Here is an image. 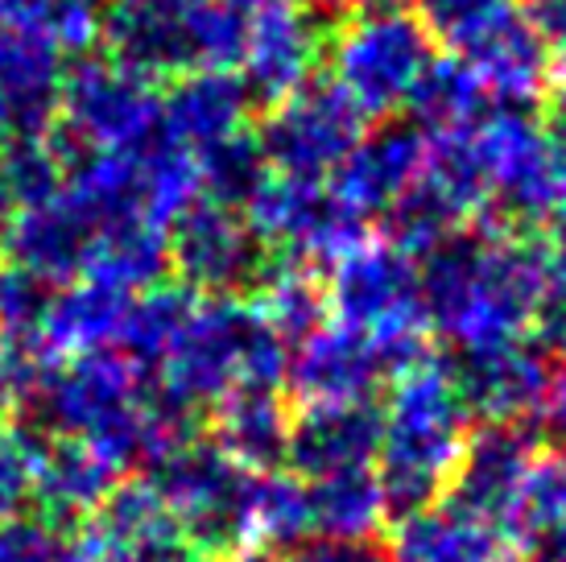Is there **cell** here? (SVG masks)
<instances>
[{"label":"cell","mask_w":566,"mask_h":562,"mask_svg":"<svg viewBox=\"0 0 566 562\" xmlns=\"http://www.w3.org/2000/svg\"><path fill=\"white\" fill-rule=\"evenodd\" d=\"M546 261V249L530 232L475 219L418 257L426 323L455 347V356L530 340Z\"/></svg>","instance_id":"obj_1"},{"label":"cell","mask_w":566,"mask_h":562,"mask_svg":"<svg viewBox=\"0 0 566 562\" xmlns=\"http://www.w3.org/2000/svg\"><path fill=\"white\" fill-rule=\"evenodd\" d=\"M30 418L54 438H80L95 447L120 476L149 471L161 455L199 435V414L170 402L154 373L116 347L54 360Z\"/></svg>","instance_id":"obj_2"},{"label":"cell","mask_w":566,"mask_h":562,"mask_svg":"<svg viewBox=\"0 0 566 562\" xmlns=\"http://www.w3.org/2000/svg\"><path fill=\"white\" fill-rule=\"evenodd\" d=\"M468 435L472 409L459 393L451 364L422 356L389 376L377 451V480L389 500V517L422 509L447 492Z\"/></svg>","instance_id":"obj_3"},{"label":"cell","mask_w":566,"mask_h":562,"mask_svg":"<svg viewBox=\"0 0 566 562\" xmlns=\"http://www.w3.org/2000/svg\"><path fill=\"white\" fill-rule=\"evenodd\" d=\"M285 360L290 344L269 327L252 302L240 294H199L166 356L154 364V381L170 402L199 414L232 389H285Z\"/></svg>","instance_id":"obj_4"},{"label":"cell","mask_w":566,"mask_h":562,"mask_svg":"<svg viewBox=\"0 0 566 562\" xmlns=\"http://www.w3.org/2000/svg\"><path fill=\"white\" fill-rule=\"evenodd\" d=\"M256 0H108L104 54L149 79L237 71Z\"/></svg>","instance_id":"obj_5"},{"label":"cell","mask_w":566,"mask_h":562,"mask_svg":"<svg viewBox=\"0 0 566 562\" xmlns=\"http://www.w3.org/2000/svg\"><path fill=\"white\" fill-rule=\"evenodd\" d=\"M327 290L331 323L356 331L389 364V376L430 356V323L422 302L418 257L389 244L385 236L360 240L339 261H331Z\"/></svg>","instance_id":"obj_6"},{"label":"cell","mask_w":566,"mask_h":562,"mask_svg":"<svg viewBox=\"0 0 566 562\" xmlns=\"http://www.w3.org/2000/svg\"><path fill=\"white\" fill-rule=\"evenodd\" d=\"M463 145L484 187V219L534 232L537 223H551L558 216V207L566 204V157L534 108L488 104L463 128Z\"/></svg>","instance_id":"obj_7"},{"label":"cell","mask_w":566,"mask_h":562,"mask_svg":"<svg viewBox=\"0 0 566 562\" xmlns=\"http://www.w3.org/2000/svg\"><path fill=\"white\" fill-rule=\"evenodd\" d=\"M331 83L364 112L394 116L406 112L418 83L434 66V38L409 13H347L331 30L327 54Z\"/></svg>","instance_id":"obj_8"},{"label":"cell","mask_w":566,"mask_h":562,"mask_svg":"<svg viewBox=\"0 0 566 562\" xmlns=\"http://www.w3.org/2000/svg\"><path fill=\"white\" fill-rule=\"evenodd\" d=\"M158 79L142 75L112 54H80L63 71L54 137L71 154H116L137 149L158 133Z\"/></svg>","instance_id":"obj_9"},{"label":"cell","mask_w":566,"mask_h":562,"mask_svg":"<svg viewBox=\"0 0 566 562\" xmlns=\"http://www.w3.org/2000/svg\"><path fill=\"white\" fill-rule=\"evenodd\" d=\"M244 219L269 252H282L285 261L302 266H331L368 240V223L331 190L327 178L318 183L269 170L244 204Z\"/></svg>","instance_id":"obj_10"},{"label":"cell","mask_w":566,"mask_h":562,"mask_svg":"<svg viewBox=\"0 0 566 562\" xmlns=\"http://www.w3.org/2000/svg\"><path fill=\"white\" fill-rule=\"evenodd\" d=\"M145 480L158 488L161 504L170 509L174 525L207 554L240 547L244 492L252 471L232 464L211 438L195 435L170 455H161Z\"/></svg>","instance_id":"obj_11"},{"label":"cell","mask_w":566,"mask_h":562,"mask_svg":"<svg viewBox=\"0 0 566 562\" xmlns=\"http://www.w3.org/2000/svg\"><path fill=\"white\" fill-rule=\"evenodd\" d=\"M368 133L364 116L331 79H311L306 87L269 104L256 128V145L269 170L285 178H331Z\"/></svg>","instance_id":"obj_12"},{"label":"cell","mask_w":566,"mask_h":562,"mask_svg":"<svg viewBox=\"0 0 566 562\" xmlns=\"http://www.w3.org/2000/svg\"><path fill=\"white\" fill-rule=\"evenodd\" d=\"M174 281L203 298H232L252 290L269 266V249L256 240L244 211L216 199L195 204L166 228Z\"/></svg>","instance_id":"obj_13"},{"label":"cell","mask_w":566,"mask_h":562,"mask_svg":"<svg viewBox=\"0 0 566 562\" xmlns=\"http://www.w3.org/2000/svg\"><path fill=\"white\" fill-rule=\"evenodd\" d=\"M327 54V30L315 4L306 0H256L240 50L237 75L252 100L277 104L315 79Z\"/></svg>","instance_id":"obj_14"},{"label":"cell","mask_w":566,"mask_h":562,"mask_svg":"<svg viewBox=\"0 0 566 562\" xmlns=\"http://www.w3.org/2000/svg\"><path fill=\"white\" fill-rule=\"evenodd\" d=\"M451 54L472 71L492 108H534L546 100L558 66V54L517 0Z\"/></svg>","instance_id":"obj_15"},{"label":"cell","mask_w":566,"mask_h":562,"mask_svg":"<svg viewBox=\"0 0 566 562\" xmlns=\"http://www.w3.org/2000/svg\"><path fill=\"white\" fill-rule=\"evenodd\" d=\"M389 381V364L364 335L323 323L302 344L290 347L285 360V389L298 397V406H323V402H373L377 389Z\"/></svg>","instance_id":"obj_16"},{"label":"cell","mask_w":566,"mask_h":562,"mask_svg":"<svg viewBox=\"0 0 566 562\" xmlns=\"http://www.w3.org/2000/svg\"><path fill=\"white\" fill-rule=\"evenodd\" d=\"M380 406L377 402H323L302 406L290 418L285 468L302 480H323L339 471L377 468Z\"/></svg>","instance_id":"obj_17"},{"label":"cell","mask_w":566,"mask_h":562,"mask_svg":"<svg viewBox=\"0 0 566 562\" xmlns=\"http://www.w3.org/2000/svg\"><path fill=\"white\" fill-rule=\"evenodd\" d=\"M426 166V133L413 121L409 125L368 128L356 149L344 157V166L331 174V190L344 199L364 223L385 219L397 207Z\"/></svg>","instance_id":"obj_18"},{"label":"cell","mask_w":566,"mask_h":562,"mask_svg":"<svg viewBox=\"0 0 566 562\" xmlns=\"http://www.w3.org/2000/svg\"><path fill=\"white\" fill-rule=\"evenodd\" d=\"M534 455V435L525 426H517V422H484L480 430L468 435L463 455H459L455 471H451V485H447L451 500L504 530Z\"/></svg>","instance_id":"obj_19"},{"label":"cell","mask_w":566,"mask_h":562,"mask_svg":"<svg viewBox=\"0 0 566 562\" xmlns=\"http://www.w3.org/2000/svg\"><path fill=\"white\" fill-rule=\"evenodd\" d=\"M252 104L256 100L237 71H187L161 87L158 133L190 154H203L249 128Z\"/></svg>","instance_id":"obj_20"},{"label":"cell","mask_w":566,"mask_h":562,"mask_svg":"<svg viewBox=\"0 0 566 562\" xmlns=\"http://www.w3.org/2000/svg\"><path fill=\"white\" fill-rule=\"evenodd\" d=\"M546 364L551 360L530 340H517V344L484 347V352H459L451 373H455V385L472 409V418L525 426L537 402V389H542Z\"/></svg>","instance_id":"obj_21"},{"label":"cell","mask_w":566,"mask_h":562,"mask_svg":"<svg viewBox=\"0 0 566 562\" xmlns=\"http://www.w3.org/2000/svg\"><path fill=\"white\" fill-rule=\"evenodd\" d=\"M385 554L389 562H501L504 530L451 497H439L397 517Z\"/></svg>","instance_id":"obj_22"},{"label":"cell","mask_w":566,"mask_h":562,"mask_svg":"<svg viewBox=\"0 0 566 562\" xmlns=\"http://www.w3.org/2000/svg\"><path fill=\"white\" fill-rule=\"evenodd\" d=\"M63 71L59 50L0 33V149L54 128Z\"/></svg>","instance_id":"obj_23"},{"label":"cell","mask_w":566,"mask_h":562,"mask_svg":"<svg viewBox=\"0 0 566 562\" xmlns=\"http://www.w3.org/2000/svg\"><path fill=\"white\" fill-rule=\"evenodd\" d=\"M92 236L95 232L59 190L46 204L17 207L0 232V257L25 266L30 273L46 278L50 285H63V281L80 278Z\"/></svg>","instance_id":"obj_24"},{"label":"cell","mask_w":566,"mask_h":562,"mask_svg":"<svg viewBox=\"0 0 566 562\" xmlns=\"http://www.w3.org/2000/svg\"><path fill=\"white\" fill-rule=\"evenodd\" d=\"M133 294L112 290L104 281L75 278L54 285L46 306V319L38 327V344L46 347V356L71 360L87 356V352H104V347L120 344L125 331V314Z\"/></svg>","instance_id":"obj_25"},{"label":"cell","mask_w":566,"mask_h":562,"mask_svg":"<svg viewBox=\"0 0 566 562\" xmlns=\"http://www.w3.org/2000/svg\"><path fill=\"white\" fill-rule=\"evenodd\" d=\"M211 443L244 471H273L285 464L290 438V409L282 389L249 385L223 393L211 406Z\"/></svg>","instance_id":"obj_26"},{"label":"cell","mask_w":566,"mask_h":562,"mask_svg":"<svg viewBox=\"0 0 566 562\" xmlns=\"http://www.w3.org/2000/svg\"><path fill=\"white\" fill-rule=\"evenodd\" d=\"M116 485H120V471L95 447H87L80 438H46L33 509L54 525L87 521Z\"/></svg>","instance_id":"obj_27"},{"label":"cell","mask_w":566,"mask_h":562,"mask_svg":"<svg viewBox=\"0 0 566 562\" xmlns=\"http://www.w3.org/2000/svg\"><path fill=\"white\" fill-rule=\"evenodd\" d=\"M504 538L537 562H566V447L534 455L504 521Z\"/></svg>","instance_id":"obj_28"},{"label":"cell","mask_w":566,"mask_h":562,"mask_svg":"<svg viewBox=\"0 0 566 562\" xmlns=\"http://www.w3.org/2000/svg\"><path fill=\"white\" fill-rule=\"evenodd\" d=\"M166 273H170L166 232L154 223H112L104 232H95L80 269V278L104 281L125 294H142L166 281Z\"/></svg>","instance_id":"obj_29"},{"label":"cell","mask_w":566,"mask_h":562,"mask_svg":"<svg viewBox=\"0 0 566 562\" xmlns=\"http://www.w3.org/2000/svg\"><path fill=\"white\" fill-rule=\"evenodd\" d=\"M311 530V492L306 480L294 471H252L249 492H244V521H240V542H256L269 550H294Z\"/></svg>","instance_id":"obj_30"},{"label":"cell","mask_w":566,"mask_h":562,"mask_svg":"<svg viewBox=\"0 0 566 562\" xmlns=\"http://www.w3.org/2000/svg\"><path fill=\"white\" fill-rule=\"evenodd\" d=\"M306 492H311L315 538H373L389 521V500L377 480V468L306 480Z\"/></svg>","instance_id":"obj_31"},{"label":"cell","mask_w":566,"mask_h":562,"mask_svg":"<svg viewBox=\"0 0 566 562\" xmlns=\"http://www.w3.org/2000/svg\"><path fill=\"white\" fill-rule=\"evenodd\" d=\"M249 302L290 347L302 344L311 331H318L331 319L327 290H323V278L315 273V266L285 261V257L277 266H265L261 281L252 285Z\"/></svg>","instance_id":"obj_32"},{"label":"cell","mask_w":566,"mask_h":562,"mask_svg":"<svg viewBox=\"0 0 566 562\" xmlns=\"http://www.w3.org/2000/svg\"><path fill=\"white\" fill-rule=\"evenodd\" d=\"M99 0H0V33L30 38L59 54H87L99 42Z\"/></svg>","instance_id":"obj_33"},{"label":"cell","mask_w":566,"mask_h":562,"mask_svg":"<svg viewBox=\"0 0 566 562\" xmlns=\"http://www.w3.org/2000/svg\"><path fill=\"white\" fill-rule=\"evenodd\" d=\"M484 108L488 100L480 92V83L472 79V71L459 63L455 54H447V59H434V66L426 71L406 112L426 137H439V133L468 128Z\"/></svg>","instance_id":"obj_34"},{"label":"cell","mask_w":566,"mask_h":562,"mask_svg":"<svg viewBox=\"0 0 566 562\" xmlns=\"http://www.w3.org/2000/svg\"><path fill=\"white\" fill-rule=\"evenodd\" d=\"M71 162H75V154L54 133L4 145L0 149V178H4L9 199H13V211L17 207H33L54 199L63 190Z\"/></svg>","instance_id":"obj_35"},{"label":"cell","mask_w":566,"mask_h":562,"mask_svg":"<svg viewBox=\"0 0 566 562\" xmlns=\"http://www.w3.org/2000/svg\"><path fill=\"white\" fill-rule=\"evenodd\" d=\"M199 157V183H203V199L228 204L244 211V204L252 199V190L269 178V162L256 145V133H237V137L220 140L203 149Z\"/></svg>","instance_id":"obj_36"},{"label":"cell","mask_w":566,"mask_h":562,"mask_svg":"<svg viewBox=\"0 0 566 562\" xmlns=\"http://www.w3.org/2000/svg\"><path fill=\"white\" fill-rule=\"evenodd\" d=\"M46 435L21 418H0V525L30 517L38 504Z\"/></svg>","instance_id":"obj_37"},{"label":"cell","mask_w":566,"mask_h":562,"mask_svg":"<svg viewBox=\"0 0 566 562\" xmlns=\"http://www.w3.org/2000/svg\"><path fill=\"white\" fill-rule=\"evenodd\" d=\"M54 285L0 257V340H38Z\"/></svg>","instance_id":"obj_38"},{"label":"cell","mask_w":566,"mask_h":562,"mask_svg":"<svg viewBox=\"0 0 566 562\" xmlns=\"http://www.w3.org/2000/svg\"><path fill=\"white\" fill-rule=\"evenodd\" d=\"M50 364L38 340H0V418H30Z\"/></svg>","instance_id":"obj_39"},{"label":"cell","mask_w":566,"mask_h":562,"mask_svg":"<svg viewBox=\"0 0 566 562\" xmlns=\"http://www.w3.org/2000/svg\"><path fill=\"white\" fill-rule=\"evenodd\" d=\"M0 562H87V554L66 525L30 513L0 525Z\"/></svg>","instance_id":"obj_40"},{"label":"cell","mask_w":566,"mask_h":562,"mask_svg":"<svg viewBox=\"0 0 566 562\" xmlns=\"http://www.w3.org/2000/svg\"><path fill=\"white\" fill-rule=\"evenodd\" d=\"M509 4L513 0H413L409 13L422 21V30L434 38V46L442 42L447 54H451L484 25H492Z\"/></svg>","instance_id":"obj_41"},{"label":"cell","mask_w":566,"mask_h":562,"mask_svg":"<svg viewBox=\"0 0 566 562\" xmlns=\"http://www.w3.org/2000/svg\"><path fill=\"white\" fill-rule=\"evenodd\" d=\"M87 562H211L207 550H199L182 530L154 533L145 542H128V547H83Z\"/></svg>","instance_id":"obj_42"},{"label":"cell","mask_w":566,"mask_h":562,"mask_svg":"<svg viewBox=\"0 0 566 562\" xmlns=\"http://www.w3.org/2000/svg\"><path fill=\"white\" fill-rule=\"evenodd\" d=\"M530 426L537 438H546L551 447H566V356H554L546 364L537 402L530 409Z\"/></svg>","instance_id":"obj_43"},{"label":"cell","mask_w":566,"mask_h":562,"mask_svg":"<svg viewBox=\"0 0 566 562\" xmlns=\"http://www.w3.org/2000/svg\"><path fill=\"white\" fill-rule=\"evenodd\" d=\"M285 562H389L373 538H306Z\"/></svg>","instance_id":"obj_44"},{"label":"cell","mask_w":566,"mask_h":562,"mask_svg":"<svg viewBox=\"0 0 566 562\" xmlns=\"http://www.w3.org/2000/svg\"><path fill=\"white\" fill-rule=\"evenodd\" d=\"M525 13L551 42L554 54L566 59V0H525Z\"/></svg>","instance_id":"obj_45"},{"label":"cell","mask_w":566,"mask_h":562,"mask_svg":"<svg viewBox=\"0 0 566 562\" xmlns=\"http://www.w3.org/2000/svg\"><path fill=\"white\" fill-rule=\"evenodd\" d=\"M546 100H551V121H546V128H551L554 145L563 149L566 157V63L554 66V79H551V92H546Z\"/></svg>","instance_id":"obj_46"},{"label":"cell","mask_w":566,"mask_h":562,"mask_svg":"<svg viewBox=\"0 0 566 562\" xmlns=\"http://www.w3.org/2000/svg\"><path fill=\"white\" fill-rule=\"evenodd\" d=\"M318 4H339L347 13H406L413 9V0H318Z\"/></svg>","instance_id":"obj_47"},{"label":"cell","mask_w":566,"mask_h":562,"mask_svg":"<svg viewBox=\"0 0 566 562\" xmlns=\"http://www.w3.org/2000/svg\"><path fill=\"white\" fill-rule=\"evenodd\" d=\"M223 562H285V559H282V550L256 547V542H240V547L228 550V559Z\"/></svg>","instance_id":"obj_48"},{"label":"cell","mask_w":566,"mask_h":562,"mask_svg":"<svg viewBox=\"0 0 566 562\" xmlns=\"http://www.w3.org/2000/svg\"><path fill=\"white\" fill-rule=\"evenodd\" d=\"M501 562H537V559H530V554H513V559H501Z\"/></svg>","instance_id":"obj_49"}]
</instances>
